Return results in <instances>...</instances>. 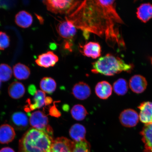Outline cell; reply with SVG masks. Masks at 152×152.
<instances>
[{
    "label": "cell",
    "mask_w": 152,
    "mask_h": 152,
    "mask_svg": "<svg viewBox=\"0 0 152 152\" xmlns=\"http://www.w3.org/2000/svg\"><path fill=\"white\" fill-rule=\"evenodd\" d=\"M52 136L43 131L30 128L20 140L18 152H46L54 141Z\"/></svg>",
    "instance_id": "cell-1"
},
{
    "label": "cell",
    "mask_w": 152,
    "mask_h": 152,
    "mask_svg": "<svg viewBox=\"0 0 152 152\" xmlns=\"http://www.w3.org/2000/svg\"><path fill=\"white\" fill-rule=\"evenodd\" d=\"M92 73L100 74L106 76H113L122 72H130L134 66L126 63L118 57L108 54L100 57L96 61L92 63Z\"/></svg>",
    "instance_id": "cell-2"
},
{
    "label": "cell",
    "mask_w": 152,
    "mask_h": 152,
    "mask_svg": "<svg viewBox=\"0 0 152 152\" xmlns=\"http://www.w3.org/2000/svg\"><path fill=\"white\" fill-rule=\"evenodd\" d=\"M80 1L48 0L43 2L48 10L55 14H69L78 5Z\"/></svg>",
    "instance_id": "cell-3"
},
{
    "label": "cell",
    "mask_w": 152,
    "mask_h": 152,
    "mask_svg": "<svg viewBox=\"0 0 152 152\" xmlns=\"http://www.w3.org/2000/svg\"><path fill=\"white\" fill-rule=\"evenodd\" d=\"M29 122L34 128L53 134V130L48 124V119L43 112L37 111L30 114Z\"/></svg>",
    "instance_id": "cell-4"
},
{
    "label": "cell",
    "mask_w": 152,
    "mask_h": 152,
    "mask_svg": "<svg viewBox=\"0 0 152 152\" xmlns=\"http://www.w3.org/2000/svg\"><path fill=\"white\" fill-rule=\"evenodd\" d=\"M33 96L32 101L29 99L27 101L28 104L25 107V111L29 112L36 109H40L44 106L50 104L52 102V99L46 97L45 93L41 90H37Z\"/></svg>",
    "instance_id": "cell-5"
},
{
    "label": "cell",
    "mask_w": 152,
    "mask_h": 152,
    "mask_svg": "<svg viewBox=\"0 0 152 152\" xmlns=\"http://www.w3.org/2000/svg\"><path fill=\"white\" fill-rule=\"evenodd\" d=\"M56 29L61 37L66 39H72L77 31V27L73 21L67 18H66V20L59 23Z\"/></svg>",
    "instance_id": "cell-6"
},
{
    "label": "cell",
    "mask_w": 152,
    "mask_h": 152,
    "mask_svg": "<svg viewBox=\"0 0 152 152\" xmlns=\"http://www.w3.org/2000/svg\"><path fill=\"white\" fill-rule=\"evenodd\" d=\"M75 142L64 137L54 140L52 145L46 152H72Z\"/></svg>",
    "instance_id": "cell-7"
},
{
    "label": "cell",
    "mask_w": 152,
    "mask_h": 152,
    "mask_svg": "<svg viewBox=\"0 0 152 152\" xmlns=\"http://www.w3.org/2000/svg\"><path fill=\"white\" fill-rule=\"evenodd\" d=\"M119 120L123 126L132 128L136 126L138 122L139 117L137 112L132 109H127L121 112Z\"/></svg>",
    "instance_id": "cell-8"
},
{
    "label": "cell",
    "mask_w": 152,
    "mask_h": 152,
    "mask_svg": "<svg viewBox=\"0 0 152 152\" xmlns=\"http://www.w3.org/2000/svg\"><path fill=\"white\" fill-rule=\"evenodd\" d=\"M58 56L52 51L39 55L35 60L37 65L45 68L54 66L58 61Z\"/></svg>",
    "instance_id": "cell-9"
},
{
    "label": "cell",
    "mask_w": 152,
    "mask_h": 152,
    "mask_svg": "<svg viewBox=\"0 0 152 152\" xmlns=\"http://www.w3.org/2000/svg\"><path fill=\"white\" fill-rule=\"evenodd\" d=\"M148 83L145 77L141 75L133 76L129 81V86L133 92L136 94H141L145 90Z\"/></svg>",
    "instance_id": "cell-10"
},
{
    "label": "cell",
    "mask_w": 152,
    "mask_h": 152,
    "mask_svg": "<svg viewBox=\"0 0 152 152\" xmlns=\"http://www.w3.org/2000/svg\"><path fill=\"white\" fill-rule=\"evenodd\" d=\"M72 93L77 99L84 100L90 96L91 90L88 84L83 82H80L74 85Z\"/></svg>",
    "instance_id": "cell-11"
},
{
    "label": "cell",
    "mask_w": 152,
    "mask_h": 152,
    "mask_svg": "<svg viewBox=\"0 0 152 152\" xmlns=\"http://www.w3.org/2000/svg\"><path fill=\"white\" fill-rule=\"evenodd\" d=\"M81 53L84 56L96 59L101 55V47L99 43L90 42L82 47Z\"/></svg>",
    "instance_id": "cell-12"
},
{
    "label": "cell",
    "mask_w": 152,
    "mask_h": 152,
    "mask_svg": "<svg viewBox=\"0 0 152 152\" xmlns=\"http://www.w3.org/2000/svg\"><path fill=\"white\" fill-rule=\"evenodd\" d=\"M138 108L140 110L139 118L145 125L152 123V102H143Z\"/></svg>",
    "instance_id": "cell-13"
},
{
    "label": "cell",
    "mask_w": 152,
    "mask_h": 152,
    "mask_svg": "<svg viewBox=\"0 0 152 152\" xmlns=\"http://www.w3.org/2000/svg\"><path fill=\"white\" fill-rule=\"evenodd\" d=\"M16 133L14 128L11 125L4 124L0 126V142L8 144L14 139Z\"/></svg>",
    "instance_id": "cell-14"
},
{
    "label": "cell",
    "mask_w": 152,
    "mask_h": 152,
    "mask_svg": "<svg viewBox=\"0 0 152 152\" xmlns=\"http://www.w3.org/2000/svg\"><path fill=\"white\" fill-rule=\"evenodd\" d=\"M140 134L144 144V152H152V123L145 125Z\"/></svg>",
    "instance_id": "cell-15"
},
{
    "label": "cell",
    "mask_w": 152,
    "mask_h": 152,
    "mask_svg": "<svg viewBox=\"0 0 152 152\" xmlns=\"http://www.w3.org/2000/svg\"><path fill=\"white\" fill-rule=\"evenodd\" d=\"M113 91L112 86L106 81H102L96 84L95 92L96 96L102 99H106L111 96Z\"/></svg>",
    "instance_id": "cell-16"
},
{
    "label": "cell",
    "mask_w": 152,
    "mask_h": 152,
    "mask_svg": "<svg viewBox=\"0 0 152 152\" xmlns=\"http://www.w3.org/2000/svg\"><path fill=\"white\" fill-rule=\"evenodd\" d=\"M15 22L17 25L21 28H28L33 23V16L26 11H20L15 16Z\"/></svg>",
    "instance_id": "cell-17"
},
{
    "label": "cell",
    "mask_w": 152,
    "mask_h": 152,
    "mask_svg": "<svg viewBox=\"0 0 152 152\" xmlns=\"http://www.w3.org/2000/svg\"><path fill=\"white\" fill-rule=\"evenodd\" d=\"M136 14L141 21L147 22L152 18V4L149 3L142 4L138 7Z\"/></svg>",
    "instance_id": "cell-18"
},
{
    "label": "cell",
    "mask_w": 152,
    "mask_h": 152,
    "mask_svg": "<svg viewBox=\"0 0 152 152\" xmlns=\"http://www.w3.org/2000/svg\"><path fill=\"white\" fill-rule=\"evenodd\" d=\"M11 121L14 126L20 130L26 129L28 124L27 115L22 112H16L13 113L11 116Z\"/></svg>",
    "instance_id": "cell-19"
},
{
    "label": "cell",
    "mask_w": 152,
    "mask_h": 152,
    "mask_svg": "<svg viewBox=\"0 0 152 152\" xmlns=\"http://www.w3.org/2000/svg\"><path fill=\"white\" fill-rule=\"evenodd\" d=\"M69 132L70 137L75 142L85 140L86 130L84 126L79 124L73 125L70 129Z\"/></svg>",
    "instance_id": "cell-20"
},
{
    "label": "cell",
    "mask_w": 152,
    "mask_h": 152,
    "mask_svg": "<svg viewBox=\"0 0 152 152\" xmlns=\"http://www.w3.org/2000/svg\"><path fill=\"white\" fill-rule=\"evenodd\" d=\"M25 92L26 89L24 85L19 82H14L9 87V96L14 99H19L22 98Z\"/></svg>",
    "instance_id": "cell-21"
},
{
    "label": "cell",
    "mask_w": 152,
    "mask_h": 152,
    "mask_svg": "<svg viewBox=\"0 0 152 152\" xmlns=\"http://www.w3.org/2000/svg\"><path fill=\"white\" fill-rule=\"evenodd\" d=\"M15 77L20 80L27 79L30 75V71L28 66L21 63L17 64L13 67Z\"/></svg>",
    "instance_id": "cell-22"
},
{
    "label": "cell",
    "mask_w": 152,
    "mask_h": 152,
    "mask_svg": "<svg viewBox=\"0 0 152 152\" xmlns=\"http://www.w3.org/2000/svg\"><path fill=\"white\" fill-rule=\"evenodd\" d=\"M40 87L43 92L52 94L56 90V83L52 77H44L40 81Z\"/></svg>",
    "instance_id": "cell-23"
},
{
    "label": "cell",
    "mask_w": 152,
    "mask_h": 152,
    "mask_svg": "<svg viewBox=\"0 0 152 152\" xmlns=\"http://www.w3.org/2000/svg\"><path fill=\"white\" fill-rule=\"evenodd\" d=\"M71 114L74 119L78 121L83 120L86 117L87 112L84 106L80 104H76L72 108Z\"/></svg>",
    "instance_id": "cell-24"
},
{
    "label": "cell",
    "mask_w": 152,
    "mask_h": 152,
    "mask_svg": "<svg viewBox=\"0 0 152 152\" xmlns=\"http://www.w3.org/2000/svg\"><path fill=\"white\" fill-rule=\"evenodd\" d=\"M114 92L119 96H124L128 91V85L125 79L121 78L115 82L113 85Z\"/></svg>",
    "instance_id": "cell-25"
},
{
    "label": "cell",
    "mask_w": 152,
    "mask_h": 152,
    "mask_svg": "<svg viewBox=\"0 0 152 152\" xmlns=\"http://www.w3.org/2000/svg\"><path fill=\"white\" fill-rule=\"evenodd\" d=\"M12 69L8 64H0V80L3 82L9 81L12 77Z\"/></svg>",
    "instance_id": "cell-26"
},
{
    "label": "cell",
    "mask_w": 152,
    "mask_h": 152,
    "mask_svg": "<svg viewBox=\"0 0 152 152\" xmlns=\"http://www.w3.org/2000/svg\"><path fill=\"white\" fill-rule=\"evenodd\" d=\"M90 143L86 140L80 142H75L72 152H90Z\"/></svg>",
    "instance_id": "cell-27"
},
{
    "label": "cell",
    "mask_w": 152,
    "mask_h": 152,
    "mask_svg": "<svg viewBox=\"0 0 152 152\" xmlns=\"http://www.w3.org/2000/svg\"><path fill=\"white\" fill-rule=\"evenodd\" d=\"M10 44V39L7 34L0 31V50H4L8 47Z\"/></svg>",
    "instance_id": "cell-28"
},
{
    "label": "cell",
    "mask_w": 152,
    "mask_h": 152,
    "mask_svg": "<svg viewBox=\"0 0 152 152\" xmlns=\"http://www.w3.org/2000/svg\"><path fill=\"white\" fill-rule=\"evenodd\" d=\"M28 90L29 94L31 95H33V96L37 91L35 86L34 85H30L28 87Z\"/></svg>",
    "instance_id": "cell-29"
},
{
    "label": "cell",
    "mask_w": 152,
    "mask_h": 152,
    "mask_svg": "<svg viewBox=\"0 0 152 152\" xmlns=\"http://www.w3.org/2000/svg\"><path fill=\"white\" fill-rule=\"evenodd\" d=\"M0 152H15V151L10 148L5 147L0 150Z\"/></svg>",
    "instance_id": "cell-30"
},
{
    "label": "cell",
    "mask_w": 152,
    "mask_h": 152,
    "mask_svg": "<svg viewBox=\"0 0 152 152\" xmlns=\"http://www.w3.org/2000/svg\"><path fill=\"white\" fill-rule=\"evenodd\" d=\"M1 80H0V88H1Z\"/></svg>",
    "instance_id": "cell-31"
},
{
    "label": "cell",
    "mask_w": 152,
    "mask_h": 152,
    "mask_svg": "<svg viewBox=\"0 0 152 152\" xmlns=\"http://www.w3.org/2000/svg\"><path fill=\"white\" fill-rule=\"evenodd\" d=\"M151 64H152V58H151Z\"/></svg>",
    "instance_id": "cell-32"
}]
</instances>
